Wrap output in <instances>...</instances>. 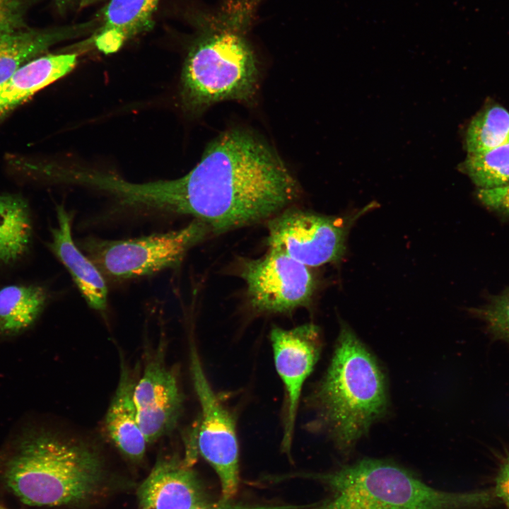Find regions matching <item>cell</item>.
I'll list each match as a JSON object with an SVG mask.
<instances>
[{
	"instance_id": "6da1fadb",
	"label": "cell",
	"mask_w": 509,
	"mask_h": 509,
	"mask_svg": "<svg viewBox=\"0 0 509 509\" xmlns=\"http://www.w3.org/2000/svg\"><path fill=\"white\" fill-rule=\"evenodd\" d=\"M110 192L125 206L189 215L221 233L271 218L296 200L299 187L267 142L233 128L213 139L186 175L141 183L117 176Z\"/></svg>"
},
{
	"instance_id": "7a4b0ae2",
	"label": "cell",
	"mask_w": 509,
	"mask_h": 509,
	"mask_svg": "<svg viewBox=\"0 0 509 509\" xmlns=\"http://www.w3.org/2000/svg\"><path fill=\"white\" fill-rule=\"evenodd\" d=\"M318 429L348 455L370 426L385 414L384 375L353 331L342 324L326 373L310 395Z\"/></svg>"
},
{
	"instance_id": "3957f363",
	"label": "cell",
	"mask_w": 509,
	"mask_h": 509,
	"mask_svg": "<svg viewBox=\"0 0 509 509\" xmlns=\"http://www.w3.org/2000/svg\"><path fill=\"white\" fill-rule=\"evenodd\" d=\"M329 495L300 509H478L495 502L493 488L455 492L433 488L389 461L363 459L333 471L304 474Z\"/></svg>"
},
{
	"instance_id": "277c9868",
	"label": "cell",
	"mask_w": 509,
	"mask_h": 509,
	"mask_svg": "<svg viewBox=\"0 0 509 509\" xmlns=\"http://www.w3.org/2000/svg\"><path fill=\"white\" fill-rule=\"evenodd\" d=\"M101 475L100 460L90 447L48 432L23 440L4 473L12 492L33 506L83 501L96 491Z\"/></svg>"
},
{
	"instance_id": "5b68a950",
	"label": "cell",
	"mask_w": 509,
	"mask_h": 509,
	"mask_svg": "<svg viewBox=\"0 0 509 509\" xmlns=\"http://www.w3.org/2000/svg\"><path fill=\"white\" fill-rule=\"evenodd\" d=\"M259 74L255 57L238 28L216 26L191 46L180 79L182 110L199 115L211 105L227 100L252 101Z\"/></svg>"
},
{
	"instance_id": "8992f818",
	"label": "cell",
	"mask_w": 509,
	"mask_h": 509,
	"mask_svg": "<svg viewBox=\"0 0 509 509\" xmlns=\"http://www.w3.org/2000/svg\"><path fill=\"white\" fill-rule=\"evenodd\" d=\"M211 233L206 223L194 219L176 230L118 240L86 238L78 246L103 276L119 281L177 266L192 247Z\"/></svg>"
},
{
	"instance_id": "52a82bcc",
	"label": "cell",
	"mask_w": 509,
	"mask_h": 509,
	"mask_svg": "<svg viewBox=\"0 0 509 509\" xmlns=\"http://www.w3.org/2000/svg\"><path fill=\"white\" fill-rule=\"evenodd\" d=\"M190 372L201 409L192 452L194 457L198 452L216 472L221 487V500H231L239 485V445L235 419L213 392L192 345Z\"/></svg>"
},
{
	"instance_id": "ba28073f",
	"label": "cell",
	"mask_w": 509,
	"mask_h": 509,
	"mask_svg": "<svg viewBox=\"0 0 509 509\" xmlns=\"http://www.w3.org/2000/svg\"><path fill=\"white\" fill-rule=\"evenodd\" d=\"M363 213L341 218L287 209L268 222L267 245L308 267L337 262L349 229Z\"/></svg>"
},
{
	"instance_id": "9c48e42d",
	"label": "cell",
	"mask_w": 509,
	"mask_h": 509,
	"mask_svg": "<svg viewBox=\"0 0 509 509\" xmlns=\"http://www.w3.org/2000/svg\"><path fill=\"white\" fill-rule=\"evenodd\" d=\"M240 271L250 303L260 312L283 313L307 306L316 288L308 267L273 250L243 260Z\"/></svg>"
},
{
	"instance_id": "30bf717a",
	"label": "cell",
	"mask_w": 509,
	"mask_h": 509,
	"mask_svg": "<svg viewBox=\"0 0 509 509\" xmlns=\"http://www.w3.org/2000/svg\"><path fill=\"white\" fill-rule=\"evenodd\" d=\"M270 340L275 368L286 394L281 447L289 453L303 387L320 358L322 339L317 326L305 324L289 329L274 327Z\"/></svg>"
},
{
	"instance_id": "8fae6325",
	"label": "cell",
	"mask_w": 509,
	"mask_h": 509,
	"mask_svg": "<svg viewBox=\"0 0 509 509\" xmlns=\"http://www.w3.org/2000/svg\"><path fill=\"white\" fill-rule=\"evenodd\" d=\"M138 422L148 443L174 429L180 417L183 395L175 372L165 362L163 350L151 357L134 391Z\"/></svg>"
},
{
	"instance_id": "7c38bea8",
	"label": "cell",
	"mask_w": 509,
	"mask_h": 509,
	"mask_svg": "<svg viewBox=\"0 0 509 509\" xmlns=\"http://www.w3.org/2000/svg\"><path fill=\"white\" fill-rule=\"evenodd\" d=\"M139 509H194L212 503L185 460H159L138 490Z\"/></svg>"
},
{
	"instance_id": "4fadbf2b",
	"label": "cell",
	"mask_w": 509,
	"mask_h": 509,
	"mask_svg": "<svg viewBox=\"0 0 509 509\" xmlns=\"http://www.w3.org/2000/svg\"><path fill=\"white\" fill-rule=\"evenodd\" d=\"M57 227L51 229L50 250L67 269L88 305L96 310L107 308V288L103 274L74 242L71 215L63 205L57 206Z\"/></svg>"
},
{
	"instance_id": "5bb4252c",
	"label": "cell",
	"mask_w": 509,
	"mask_h": 509,
	"mask_svg": "<svg viewBox=\"0 0 509 509\" xmlns=\"http://www.w3.org/2000/svg\"><path fill=\"white\" fill-rule=\"evenodd\" d=\"M75 53L49 54L25 63L0 83V120L37 92L71 72Z\"/></svg>"
},
{
	"instance_id": "9a60e30c",
	"label": "cell",
	"mask_w": 509,
	"mask_h": 509,
	"mask_svg": "<svg viewBox=\"0 0 509 509\" xmlns=\"http://www.w3.org/2000/svg\"><path fill=\"white\" fill-rule=\"evenodd\" d=\"M135 374L121 361L119 382L105 416V428L115 445L133 460H141L148 444L137 419L134 391Z\"/></svg>"
},
{
	"instance_id": "2e32d148",
	"label": "cell",
	"mask_w": 509,
	"mask_h": 509,
	"mask_svg": "<svg viewBox=\"0 0 509 509\" xmlns=\"http://www.w3.org/2000/svg\"><path fill=\"white\" fill-rule=\"evenodd\" d=\"M33 238L30 211L20 194H0V265H11L28 252Z\"/></svg>"
},
{
	"instance_id": "e0dca14e",
	"label": "cell",
	"mask_w": 509,
	"mask_h": 509,
	"mask_svg": "<svg viewBox=\"0 0 509 509\" xmlns=\"http://www.w3.org/2000/svg\"><path fill=\"white\" fill-rule=\"evenodd\" d=\"M48 294L36 284H12L0 288V334L13 335L29 328L44 309Z\"/></svg>"
},
{
	"instance_id": "ac0fdd59",
	"label": "cell",
	"mask_w": 509,
	"mask_h": 509,
	"mask_svg": "<svg viewBox=\"0 0 509 509\" xmlns=\"http://www.w3.org/2000/svg\"><path fill=\"white\" fill-rule=\"evenodd\" d=\"M67 33L23 28L0 34V83L21 66L39 57Z\"/></svg>"
},
{
	"instance_id": "d6986e66",
	"label": "cell",
	"mask_w": 509,
	"mask_h": 509,
	"mask_svg": "<svg viewBox=\"0 0 509 509\" xmlns=\"http://www.w3.org/2000/svg\"><path fill=\"white\" fill-rule=\"evenodd\" d=\"M509 141V112L491 105L479 112L470 121L464 137L467 154H479Z\"/></svg>"
},
{
	"instance_id": "ffe728a7",
	"label": "cell",
	"mask_w": 509,
	"mask_h": 509,
	"mask_svg": "<svg viewBox=\"0 0 509 509\" xmlns=\"http://www.w3.org/2000/svg\"><path fill=\"white\" fill-rule=\"evenodd\" d=\"M160 0H110L102 28L112 29L126 40L146 30Z\"/></svg>"
},
{
	"instance_id": "44dd1931",
	"label": "cell",
	"mask_w": 509,
	"mask_h": 509,
	"mask_svg": "<svg viewBox=\"0 0 509 509\" xmlns=\"http://www.w3.org/2000/svg\"><path fill=\"white\" fill-rule=\"evenodd\" d=\"M459 169L479 188L509 183V141L485 153L467 154Z\"/></svg>"
},
{
	"instance_id": "7402d4cb",
	"label": "cell",
	"mask_w": 509,
	"mask_h": 509,
	"mask_svg": "<svg viewBox=\"0 0 509 509\" xmlns=\"http://www.w3.org/2000/svg\"><path fill=\"white\" fill-rule=\"evenodd\" d=\"M479 312L494 335L509 341V291L493 300Z\"/></svg>"
},
{
	"instance_id": "603a6c76",
	"label": "cell",
	"mask_w": 509,
	"mask_h": 509,
	"mask_svg": "<svg viewBox=\"0 0 509 509\" xmlns=\"http://www.w3.org/2000/svg\"><path fill=\"white\" fill-rule=\"evenodd\" d=\"M24 0H0V34L25 28Z\"/></svg>"
},
{
	"instance_id": "cb8c5ba5",
	"label": "cell",
	"mask_w": 509,
	"mask_h": 509,
	"mask_svg": "<svg viewBox=\"0 0 509 509\" xmlns=\"http://www.w3.org/2000/svg\"><path fill=\"white\" fill-rule=\"evenodd\" d=\"M476 195L486 206L509 214V183L491 188H479Z\"/></svg>"
},
{
	"instance_id": "d4e9b609",
	"label": "cell",
	"mask_w": 509,
	"mask_h": 509,
	"mask_svg": "<svg viewBox=\"0 0 509 509\" xmlns=\"http://www.w3.org/2000/svg\"><path fill=\"white\" fill-rule=\"evenodd\" d=\"M127 40L119 32L108 28H102L96 35L94 42L97 49L104 54L118 51Z\"/></svg>"
},
{
	"instance_id": "484cf974",
	"label": "cell",
	"mask_w": 509,
	"mask_h": 509,
	"mask_svg": "<svg viewBox=\"0 0 509 509\" xmlns=\"http://www.w3.org/2000/svg\"><path fill=\"white\" fill-rule=\"evenodd\" d=\"M493 489L496 498L509 509V455L499 469Z\"/></svg>"
},
{
	"instance_id": "4316f807",
	"label": "cell",
	"mask_w": 509,
	"mask_h": 509,
	"mask_svg": "<svg viewBox=\"0 0 509 509\" xmlns=\"http://www.w3.org/2000/svg\"><path fill=\"white\" fill-rule=\"evenodd\" d=\"M194 509H286V508L285 505L248 504L235 503L231 500L221 501L220 499L217 502Z\"/></svg>"
},
{
	"instance_id": "83f0119b",
	"label": "cell",
	"mask_w": 509,
	"mask_h": 509,
	"mask_svg": "<svg viewBox=\"0 0 509 509\" xmlns=\"http://www.w3.org/2000/svg\"><path fill=\"white\" fill-rule=\"evenodd\" d=\"M0 509H8V508H5V507H4V506H2V505H0Z\"/></svg>"
},
{
	"instance_id": "f1b7e54d",
	"label": "cell",
	"mask_w": 509,
	"mask_h": 509,
	"mask_svg": "<svg viewBox=\"0 0 509 509\" xmlns=\"http://www.w3.org/2000/svg\"><path fill=\"white\" fill-rule=\"evenodd\" d=\"M60 1H64V0H60Z\"/></svg>"
}]
</instances>
